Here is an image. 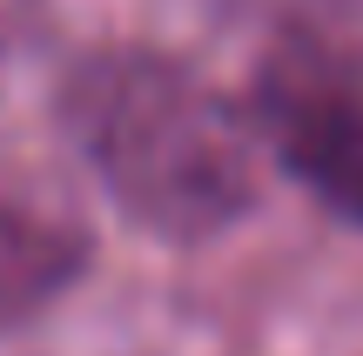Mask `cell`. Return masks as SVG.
Here are the masks:
<instances>
[{
    "mask_svg": "<svg viewBox=\"0 0 363 356\" xmlns=\"http://www.w3.org/2000/svg\"><path fill=\"white\" fill-rule=\"evenodd\" d=\"M54 121L142 236L202 249L262 202L256 121L189 61L108 40L67 61Z\"/></svg>",
    "mask_w": 363,
    "mask_h": 356,
    "instance_id": "6da1fadb",
    "label": "cell"
},
{
    "mask_svg": "<svg viewBox=\"0 0 363 356\" xmlns=\"http://www.w3.org/2000/svg\"><path fill=\"white\" fill-rule=\"evenodd\" d=\"M262 148L323 215L363 229V54L330 40H276L249 94Z\"/></svg>",
    "mask_w": 363,
    "mask_h": 356,
    "instance_id": "7a4b0ae2",
    "label": "cell"
},
{
    "mask_svg": "<svg viewBox=\"0 0 363 356\" xmlns=\"http://www.w3.org/2000/svg\"><path fill=\"white\" fill-rule=\"evenodd\" d=\"M94 222L40 161L0 155V330H27L88 282Z\"/></svg>",
    "mask_w": 363,
    "mask_h": 356,
    "instance_id": "3957f363",
    "label": "cell"
}]
</instances>
